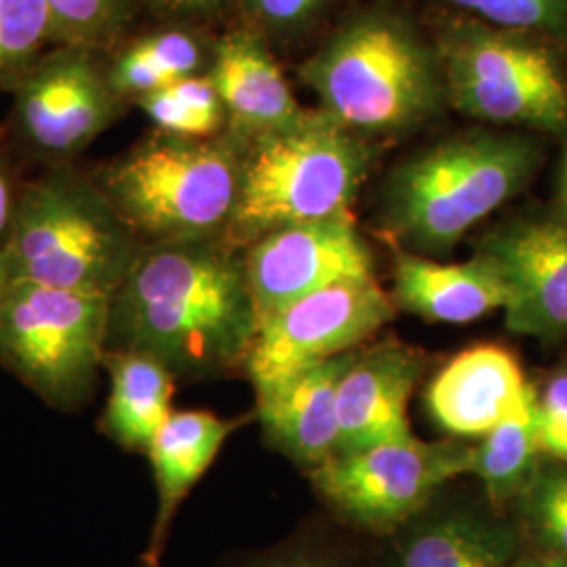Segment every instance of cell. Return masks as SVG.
Returning <instances> with one entry per match:
<instances>
[{"instance_id": "cell-17", "label": "cell", "mask_w": 567, "mask_h": 567, "mask_svg": "<svg viewBox=\"0 0 567 567\" xmlns=\"http://www.w3.org/2000/svg\"><path fill=\"white\" fill-rule=\"evenodd\" d=\"M208 76L227 114V135L246 143L305 118L290 84L255 30H231L213 44Z\"/></svg>"}, {"instance_id": "cell-25", "label": "cell", "mask_w": 567, "mask_h": 567, "mask_svg": "<svg viewBox=\"0 0 567 567\" xmlns=\"http://www.w3.org/2000/svg\"><path fill=\"white\" fill-rule=\"evenodd\" d=\"M53 47H84L110 55L126 41L142 0H44Z\"/></svg>"}, {"instance_id": "cell-11", "label": "cell", "mask_w": 567, "mask_h": 567, "mask_svg": "<svg viewBox=\"0 0 567 567\" xmlns=\"http://www.w3.org/2000/svg\"><path fill=\"white\" fill-rule=\"evenodd\" d=\"M395 309L377 278L332 284L259 326L243 370L255 393L264 391L307 365L358 349L393 320Z\"/></svg>"}, {"instance_id": "cell-9", "label": "cell", "mask_w": 567, "mask_h": 567, "mask_svg": "<svg viewBox=\"0 0 567 567\" xmlns=\"http://www.w3.org/2000/svg\"><path fill=\"white\" fill-rule=\"evenodd\" d=\"M9 150L44 168L72 166L121 121L126 102L107 74V55L58 44L11 89Z\"/></svg>"}, {"instance_id": "cell-13", "label": "cell", "mask_w": 567, "mask_h": 567, "mask_svg": "<svg viewBox=\"0 0 567 567\" xmlns=\"http://www.w3.org/2000/svg\"><path fill=\"white\" fill-rule=\"evenodd\" d=\"M480 252L503 271L513 332L553 339L567 332V225L527 221L487 236Z\"/></svg>"}, {"instance_id": "cell-5", "label": "cell", "mask_w": 567, "mask_h": 567, "mask_svg": "<svg viewBox=\"0 0 567 567\" xmlns=\"http://www.w3.org/2000/svg\"><path fill=\"white\" fill-rule=\"evenodd\" d=\"M372 164L370 145L326 114L243 143L240 192L225 240L246 248L288 225L347 215Z\"/></svg>"}, {"instance_id": "cell-21", "label": "cell", "mask_w": 567, "mask_h": 567, "mask_svg": "<svg viewBox=\"0 0 567 567\" xmlns=\"http://www.w3.org/2000/svg\"><path fill=\"white\" fill-rule=\"evenodd\" d=\"M213 47L187 28L171 23L158 32L122 42L107 55V74L124 102H137L187 76L206 74Z\"/></svg>"}, {"instance_id": "cell-36", "label": "cell", "mask_w": 567, "mask_h": 567, "mask_svg": "<svg viewBox=\"0 0 567 567\" xmlns=\"http://www.w3.org/2000/svg\"><path fill=\"white\" fill-rule=\"evenodd\" d=\"M566 194H567V161H566Z\"/></svg>"}, {"instance_id": "cell-19", "label": "cell", "mask_w": 567, "mask_h": 567, "mask_svg": "<svg viewBox=\"0 0 567 567\" xmlns=\"http://www.w3.org/2000/svg\"><path fill=\"white\" fill-rule=\"evenodd\" d=\"M244 421L246 416L229 421L206 410H182L168 416L147 452L158 492V508L147 548L143 550V566H161L171 526L183 501Z\"/></svg>"}, {"instance_id": "cell-18", "label": "cell", "mask_w": 567, "mask_h": 567, "mask_svg": "<svg viewBox=\"0 0 567 567\" xmlns=\"http://www.w3.org/2000/svg\"><path fill=\"white\" fill-rule=\"evenodd\" d=\"M391 299L426 322L468 324L507 309L511 290L498 265L484 252L465 264H437L398 248Z\"/></svg>"}, {"instance_id": "cell-23", "label": "cell", "mask_w": 567, "mask_h": 567, "mask_svg": "<svg viewBox=\"0 0 567 567\" xmlns=\"http://www.w3.org/2000/svg\"><path fill=\"white\" fill-rule=\"evenodd\" d=\"M513 540L503 527L454 515L410 536L398 567H507Z\"/></svg>"}, {"instance_id": "cell-8", "label": "cell", "mask_w": 567, "mask_h": 567, "mask_svg": "<svg viewBox=\"0 0 567 567\" xmlns=\"http://www.w3.org/2000/svg\"><path fill=\"white\" fill-rule=\"evenodd\" d=\"M446 100L466 116L511 126H567V81L538 44L480 23L447 30L437 49Z\"/></svg>"}, {"instance_id": "cell-33", "label": "cell", "mask_w": 567, "mask_h": 567, "mask_svg": "<svg viewBox=\"0 0 567 567\" xmlns=\"http://www.w3.org/2000/svg\"><path fill=\"white\" fill-rule=\"evenodd\" d=\"M13 282H16L13 267H11V261H9V257H7V250H2V252H0V301H2L4 292L9 290V286Z\"/></svg>"}, {"instance_id": "cell-15", "label": "cell", "mask_w": 567, "mask_h": 567, "mask_svg": "<svg viewBox=\"0 0 567 567\" xmlns=\"http://www.w3.org/2000/svg\"><path fill=\"white\" fill-rule=\"evenodd\" d=\"M536 389L503 344H475L452 358L426 389L433 421L456 437H484Z\"/></svg>"}, {"instance_id": "cell-2", "label": "cell", "mask_w": 567, "mask_h": 567, "mask_svg": "<svg viewBox=\"0 0 567 567\" xmlns=\"http://www.w3.org/2000/svg\"><path fill=\"white\" fill-rule=\"evenodd\" d=\"M322 114L349 131L400 133L433 118L446 100L437 51L389 9L343 25L301 68Z\"/></svg>"}, {"instance_id": "cell-14", "label": "cell", "mask_w": 567, "mask_h": 567, "mask_svg": "<svg viewBox=\"0 0 567 567\" xmlns=\"http://www.w3.org/2000/svg\"><path fill=\"white\" fill-rule=\"evenodd\" d=\"M423 368V353L395 339L360 349L339 389L337 454L412 437L408 402Z\"/></svg>"}, {"instance_id": "cell-30", "label": "cell", "mask_w": 567, "mask_h": 567, "mask_svg": "<svg viewBox=\"0 0 567 567\" xmlns=\"http://www.w3.org/2000/svg\"><path fill=\"white\" fill-rule=\"evenodd\" d=\"M543 454L567 465V370L557 372L538 395Z\"/></svg>"}, {"instance_id": "cell-28", "label": "cell", "mask_w": 567, "mask_h": 567, "mask_svg": "<svg viewBox=\"0 0 567 567\" xmlns=\"http://www.w3.org/2000/svg\"><path fill=\"white\" fill-rule=\"evenodd\" d=\"M501 30H557L567 23V0H446Z\"/></svg>"}, {"instance_id": "cell-1", "label": "cell", "mask_w": 567, "mask_h": 567, "mask_svg": "<svg viewBox=\"0 0 567 567\" xmlns=\"http://www.w3.org/2000/svg\"><path fill=\"white\" fill-rule=\"evenodd\" d=\"M255 334L243 250L225 238L143 246L110 299L107 349L147 353L175 379L244 368Z\"/></svg>"}, {"instance_id": "cell-16", "label": "cell", "mask_w": 567, "mask_h": 567, "mask_svg": "<svg viewBox=\"0 0 567 567\" xmlns=\"http://www.w3.org/2000/svg\"><path fill=\"white\" fill-rule=\"evenodd\" d=\"M358 351L307 365L255 393L265 437L295 463L316 468L337 454L339 389Z\"/></svg>"}, {"instance_id": "cell-3", "label": "cell", "mask_w": 567, "mask_h": 567, "mask_svg": "<svg viewBox=\"0 0 567 567\" xmlns=\"http://www.w3.org/2000/svg\"><path fill=\"white\" fill-rule=\"evenodd\" d=\"M243 143L154 131L91 177L145 246L224 238L240 192Z\"/></svg>"}, {"instance_id": "cell-4", "label": "cell", "mask_w": 567, "mask_h": 567, "mask_svg": "<svg viewBox=\"0 0 567 567\" xmlns=\"http://www.w3.org/2000/svg\"><path fill=\"white\" fill-rule=\"evenodd\" d=\"M143 246L91 173L72 164L23 182L4 250L16 280L112 299Z\"/></svg>"}, {"instance_id": "cell-27", "label": "cell", "mask_w": 567, "mask_h": 567, "mask_svg": "<svg viewBox=\"0 0 567 567\" xmlns=\"http://www.w3.org/2000/svg\"><path fill=\"white\" fill-rule=\"evenodd\" d=\"M527 517L553 555L567 559V465L536 473L526 487Z\"/></svg>"}, {"instance_id": "cell-7", "label": "cell", "mask_w": 567, "mask_h": 567, "mask_svg": "<svg viewBox=\"0 0 567 567\" xmlns=\"http://www.w3.org/2000/svg\"><path fill=\"white\" fill-rule=\"evenodd\" d=\"M110 297L16 280L0 301V365L55 410L91 402L107 351Z\"/></svg>"}, {"instance_id": "cell-29", "label": "cell", "mask_w": 567, "mask_h": 567, "mask_svg": "<svg viewBox=\"0 0 567 567\" xmlns=\"http://www.w3.org/2000/svg\"><path fill=\"white\" fill-rule=\"evenodd\" d=\"M252 23L274 34L297 32L318 20L332 0H243Z\"/></svg>"}, {"instance_id": "cell-26", "label": "cell", "mask_w": 567, "mask_h": 567, "mask_svg": "<svg viewBox=\"0 0 567 567\" xmlns=\"http://www.w3.org/2000/svg\"><path fill=\"white\" fill-rule=\"evenodd\" d=\"M53 47L44 0H0V91H9Z\"/></svg>"}, {"instance_id": "cell-32", "label": "cell", "mask_w": 567, "mask_h": 567, "mask_svg": "<svg viewBox=\"0 0 567 567\" xmlns=\"http://www.w3.org/2000/svg\"><path fill=\"white\" fill-rule=\"evenodd\" d=\"M229 0H142L143 7L168 23H192L219 16Z\"/></svg>"}, {"instance_id": "cell-10", "label": "cell", "mask_w": 567, "mask_h": 567, "mask_svg": "<svg viewBox=\"0 0 567 567\" xmlns=\"http://www.w3.org/2000/svg\"><path fill=\"white\" fill-rule=\"evenodd\" d=\"M475 446L421 442L414 435L311 468L313 484L349 522L372 529L398 526L425 507L450 480L473 473Z\"/></svg>"}, {"instance_id": "cell-24", "label": "cell", "mask_w": 567, "mask_h": 567, "mask_svg": "<svg viewBox=\"0 0 567 567\" xmlns=\"http://www.w3.org/2000/svg\"><path fill=\"white\" fill-rule=\"evenodd\" d=\"M135 105L154 124V131L175 137L213 140L227 126L224 102L208 72L143 95Z\"/></svg>"}, {"instance_id": "cell-35", "label": "cell", "mask_w": 567, "mask_h": 567, "mask_svg": "<svg viewBox=\"0 0 567 567\" xmlns=\"http://www.w3.org/2000/svg\"><path fill=\"white\" fill-rule=\"evenodd\" d=\"M284 567H318V566H307V564H297V566H284Z\"/></svg>"}, {"instance_id": "cell-22", "label": "cell", "mask_w": 567, "mask_h": 567, "mask_svg": "<svg viewBox=\"0 0 567 567\" xmlns=\"http://www.w3.org/2000/svg\"><path fill=\"white\" fill-rule=\"evenodd\" d=\"M543 454L538 429V393L498 426H494L475 446L473 473L482 480L494 503H503L526 492L536 477V463Z\"/></svg>"}, {"instance_id": "cell-20", "label": "cell", "mask_w": 567, "mask_h": 567, "mask_svg": "<svg viewBox=\"0 0 567 567\" xmlns=\"http://www.w3.org/2000/svg\"><path fill=\"white\" fill-rule=\"evenodd\" d=\"M103 370L110 379L100 431L126 452L145 454L173 410L175 374L142 351L107 349Z\"/></svg>"}, {"instance_id": "cell-31", "label": "cell", "mask_w": 567, "mask_h": 567, "mask_svg": "<svg viewBox=\"0 0 567 567\" xmlns=\"http://www.w3.org/2000/svg\"><path fill=\"white\" fill-rule=\"evenodd\" d=\"M21 187L23 179L13 161V152L7 145H0V252L9 246L16 227Z\"/></svg>"}, {"instance_id": "cell-34", "label": "cell", "mask_w": 567, "mask_h": 567, "mask_svg": "<svg viewBox=\"0 0 567 567\" xmlns=\"http://www.w3.org/2000/svg\"><path fill=\"white\" fill-rule=\"evenodd\" d=\"M515 567H567V559L559 555H548V557H529L519 561Z\"/></svg>"}, {"instance_id": "cell-12", "label": "cell", "mask_w": 567, "mask_h": 567, "mask_svg": "<svg viewBox=\"0 0 567 567\" xmlns=\"http://www.w3.org/2000/svg\"><path fill=\"white\" fill-rule=\"evenodd\" d=\"M257 328L332 284L374 278V259L351 213L288 225L243 248Z\"/></svg>"}, {"instance_id": "cell-6", "label": "cell", "mask_w": 567, "mask_h": 567, "mask_svg": "<svg viewBox=\"0 0 567 567\" xmlns=\"http://www.w3.org/2000/svg\"><path fill=\"white\" fill-rule=\"evenodd\" d=\"M538 147L517 135L466 133L437 143L386 183L383 224L408 248L444 252L522 192Z\"/></svg>"}]
</instances>
